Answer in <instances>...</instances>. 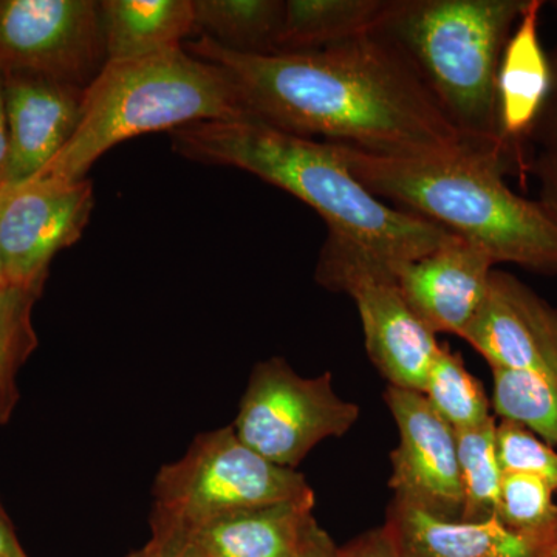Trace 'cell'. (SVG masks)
Here are the masks:
<instances>
[{
    "mask_svg": "<svg viewBox=\"0 0 557 557\" xmlns=\"http://www.w3.org/2000/svg\"><path fill=\"white\" fill-rule=\"evenodd\" d=\"M183 47L225 70L248 119L276 129L386 157L471 146L401 50L376 33L306 53H236L205 36Z\"/></svg>",
    "mask_w": 557,
    "mask_h": 557,
    "instance_id": "1",
    "label": "cell"
},
{
    "mask_svg": "<svg viewBox=\"0 0 557 557\" xmlns=\"http://www.w3.org/2000/svg\"><path fill=\"white\" fill-rule=\"evenodd\" d=\"M185 159L249 172L309 205L330 234L395 265L423 258L456 237L384 203L346 166L333 143L276 129L258 120L201 121L170 132Z\"/></svg>",
    "mask_w": 557,
    "mask_h": 557,
    "instance_id": "2",
    "label": "cell"
},
{
    "mask_svg": "<svg viewBox=\"0 0 557 557\" xmlns=\"http://www.w3.org/2000/svg\"><path fill=\"white\" fill-rule=\"evenodd\" d=\"M333 145L379 199L479 244L496 263L557 274V223L539 201L509 189L505 175L518 164L504 150L386 157Z\"/></svg>",
    "mask_w": 557,
    "mask_h": 557,
    "instance_id": "3",
    "label": "cell"
},
{
    "mask_svg": "<svg viewBox=\"0 0 557 557\" xmlns=\"http://www.w3.org/2000/svg\"><path fill=\"white\" fill-rule=\"evenodd\" d=\"M528 0H388L376 35L401 50L440 109L479 149L504 150L497 73Z\"/></svg>",
    "mask_w": 557,
    "mask_h": 557,
    "instance_id": "4",
    "label": "cell"
},
{
    "mask_svg": "<svg viewBox=\"0 0 557 557\" xmlns=\"http://www.w3.org/2000/svg\"><path fill=\"white\" fill-rule=\"evenodd\" d=\"M248 119L236 84L185 47L137 60L108 61L84 89L78 129L33 177L81 182L120 143L201 121Z\"/></svg>",
    "mask_w": 557,
    "mask_h": 557,
    "instance_id": "5",
    "label": "cell"
},
{
    "mask_svg": "<svg viewBox=\"0 0 557 557\" xmlns=\"http://www.w3.org/2000/svg\"><path fill=\"white\" fill-rule=\"evenodd\" d=\"M150 518L193 528L244 509L314 496L298 469L277 467L248 448L233 426L201 432L185 456L163 465Z\"/></svg>",
    "mask_w": 557,
    "mask_h": 557,
    "instance_id": "6",
    "label": "cell"
},
{
    "mask_svg": "<svg viewBox=\"0 0 557 557\" xmlns=\"http://www.w3.org/2000/svg\"><path fill=\"white\" fill-rule=\"evenodd\" d=\"M314 278L321 287L354 299L366 350L388 386L423 392L442 346L403 298L391 263L329 233Z\"/></svg>",
    "mask_w": 557,
    "mask_h": 557,
    "instance_id": "7",
    "label": "cell"
},
{
    "mask_svg": "<svg viewBox=\"0 0 557 557\" xmlns=\"http://www.w3.org/2000/svg\"><path fill=\"white\" fill-rule=\"evenodd\" d=\"M359 416L358 405L336 394L332 373L309 379L273 357L252 369L233 428L271 463L298 469L319 443L346 435Z\"/></svg>",
    "mask_w": 557,
    "mask_h": 557,
    "instance_id": "8",
    "label": "cell"
},
{
    "mask_svg": "<svg viewBox=\"0 0 557 557\" xmlns=\"http://www.w3.org/2000/svg\"><path fill=\"white\" fill-rule=\"evenodd\" d=\"M104 64L100 2L0 0V75L30 73L86 89Z\"/></svg>",
    "mask_w": 557,
    "mask_h": 557,
    "instance_id": "9",
    "label": "cell"
},
{
    "mask_svg": "<svg viewBox=\"0 0 557 557\" xmlns=\"http://www.w3.org/2000/svg\"><path fill=\"white\" fill-rule=\"evenodd\" d=\"M94 207V185L87 178L32 177L0 186V256L7 281L46 285L51 260L79 240Z\"/></svg>",
    "mask_w": 557,
    "mask_h": 557,
    "instance_id": "10",
    "label": "cell"
},
{
    "mask_svg": "<svg viewBox=\"0 0 557 557\" xmlns=\"http://www.w3.org/2000/svg\"><path fill=\"white\" fill-rule=\"evenodd\" d=\"M384 403L398 428L391 454L392 500L445 520H460L465 493L456 429L438 416L421 392L387 386Z\"/></svg>",
    "mask_w": 557,
    "mask_h": 557,
    "instance_id": "11",
    "label": "cell"
},
{
    "mask_svg": "<svg viewBox=\"0 0 557 557\" xmlns=\"http://www.w3.org/2000/svg\"><path fill=\"white\" fill-rule=\"evenodd\" d=\"M461 339L491 368L530 370L557 383V309L507 271L493 270Z\"/></svg>",
    "mask_w": 557,
    "mask_h": 557,
    "instance_id": "12",
    "label": "cell"
},
{
    "mask_svg": "<svg viewBox=\"0 0 557 557\" xmlns=\"http://www.w3.org/2000/svg\"><path fill=\"white\" fill-rule=\"evenodd\" d=\"M496 260L456 236L423 258L391 265L410 310L432 333L463 336L483 298Z\"/></svg>",
    "mask_w": 557,
    "mask_h": 557,
    "instance_id": "13",
    "label": "cell"
},
{
    "mask_svg": "<svg viewBox=\"0 0 557 557\" xmlns=\"http://www.w3.org/2000/svg\"><path fill=\"white\" fill-rule=\"evenodd\" d=\"M10 129L7 183L24 182L42 171L78 129L83 87L30 73L3 75Z\"/></svg>",
    "mask_w": 557,
    "mask_h": 557,
    "instance_id": "14",
    "label": "cell"
},
{
    "mask_svg": "<svg viewBox=\"0 0 557 557\" xmlns=\"http://www.w3.org/2000/svg\"><path fill=\"white\" fill-rule=\"evenodd\" d=\"M542 0H528L509 36L497 73V123L502 143L527 170L522 145L531 138L552 90V62L539 38Z\"/></svg>",
    "mask_w": 557,
    "mask_h": 557,
    "instance_id": "15",
    "label": "cell"
},
{
    "mask_svg": "<svg viewBox=\"0 0 557 557\" xmlns=\"http://www.w3.org/2000/svg\"><path fill=\"white\" fill-rule=\"evenodd\" d=\"M384 527L401 557H552V549L509 530L496 516L445 520L392 500Z\"/></svg>",
    "mask_w": 557,
    "mask_h": 557,
    "instance_id": "16",
    "label": "cell"
},
{
    "mask_svg": "<svg viewBox=\"0 0 557 557\" xmlns=\"http://www.w3.org/2000/svg\"><path fill=\"white\" fill-rule=\"evenodd\" d=\"M313 509L310 496L231 512L183 530L203 557H295L317 520Z\"/></svg>",
    "mask_w": 557,
    "mask_h": 557,
    "instance_id": "17",
    "label": "cell"
},
{
    "mask_svg": "<svg viewBox=\"0 0 557 557\" xmlns=\"http://www.w3.org/2000/svg\"><path fill=\"white\" fill-rule=\"evenodd\" d=\"M100 10L106 62L183 47L196 35L194 0H102Z\"/></svg>",
    "mask_w": 557,
    "mask_h": 557,
    "instance_id": "18",
    "label": "cell"
},
{
    "mask_svg": "<svg viewBox=\"0 0 557 557\" xmlns=\"http://www.w3.org/2000/svg\"><path fill=\"white\" fill-rule=\"evenodd\" d=\"M388 0H287L276 54L327 49L379 27Z\"/></svg>",
    "mask_w": 557,
    "mask_h": 557,
    "instance_id": "19",
    "label": "cell"
},
{
    "mask_svg": "<svg viewBox=\"0 0 557 557\" xmlns=\"http://www.w3.org/2000/svg\"><path fill=\"white\" fill-rule=\"evenodd\" d=\"M281 0H194L196 35L245 54H276L284 22Z\"/></svg>",
    "mask_w": 557,
    "mask_h": 557,
    "instance_id": "20",
    "label": "cell"
},
{
    "mask_svg": "<svg viewBox=\"0 0 557 557\" xmlns=\"http://www.w3.org/2000/svg\"><path fill=\"white\" fill-rule=\"evenodd\" d=\"M42 284L0 282V426H5L20 403L17 375L39 346L33 309Z\"/></svg>",
    "mask_w": 557,
    "mask_h": 557,
    "instance_id": "21",
    "label": "cell"
},
{
    "mask_svg": "<svg viewBox=\"0 0 557 557\" xmlns=\"http://www.w3.org/2000/svg\"><path fill=\"white\" fill-rule=\"evenodd\" d=\"M493 370L494 412L533 432L549 446L557 445V383L530 370Z\"/></svg>",
    "mask_w": 557,
    "mask_h": 557,
    "instance_id": "22",
    "label": "cell"
},
{
    "mask_svg": "<svg viewBox=\"0 0 557 557\" xmlns=\"http://www.w3.org/2000/svg\"><path fill=\"white\" fill-rule=\"evenodd\" d=\"M421 394L456 431L480 426L493 418L485 387L448 347H440Z\"/></svg>",
    "mask_w": 557,
    "mask_h": 557,
    "instance_id": "23",
    "label": "cell"
},
{
    "mask_svg": "<svg viewBox=\"0 0 557 557\" xmlns=\"http://www.w3.org/2000/svg\"><path fill=\"white\" fill-rule=\"evenodd\" d=\"M496 418L480 426L456 431L465 507L460 520L494 518L500 496L502 472L496 453Z\"/></svg>",
    "mask_w": 557,
    "mask_h": 557,
    "instance_id": "24",
    "label": "cell"
},
{
    "mask_svg": "<svg viewBox=\"0 0 557 557\" xmlns=\"http://www.w3.org/2000/svg\"><path fill=\"white\" fill-rule=\"evenodd\" d=\"M553 494L555 490L544 480L504 474L496 518L509 530L553 552L557 547V505Z\"/></svg>",
    "mask_w": 557,
    "mask_h": 557,
    "instance_id": "25",
    "label": "cell"
},
{
    "mask_svg": "<svg viewBox=\"0 0 557 557\" xmlns=\"http://www.w3.org/2000/svg\"><path fill=\"white\" fill-rule=\"evenodd\" d=\"M496 453L504 474L544 480L557 491V453L528 429L502 420L496 426Z\"/></svg>",
    "mask_w": 557,
    "mask_h": 557,
    "instance_id": "26",
    "label": "cell"
},
{
    "mask_svg": "<svg viewBox=\"0 0 557 557\" xmlns=\"http://www.w3.org/2000/svg\"><path fill=\"white\" fill-rule=\"evenodd\" d=\"M152 537L145 545L146 557H203L183 528L150 518Z\"/></svg>",
    "mask_w": 557,
    "mask_h": 557,
    "instance_id": "27",
    "label": "cell"
},
{
    "mask_svg": "<svg viewBox=\"0 0 557 557\" xmlns=\"http://www.w3.org/2000/svg\"><path fill=\"white\" fill-rule=\"evenodd\" d=\"M555 5L557 10V2ZM549 62H552V90L531 137H537L541 143L542 152L539 156L545 157L557 168V47Z\"/></svg>",
    "mask_w": 557,
    "mask_h": 557,
    "instance_id": "28",
    "label": "cell"
},
{
    "mask_svg": "<svg viewBox=\"0 0 557 557\" xmlns=\"http://www.w3.org/2000/svg\"><path fill=\"white\" fill-rule=\"evenodd\" d=\"M348 557H401L386 527L372 528L348 542Z\"/></svg>",
    "mask_w": 557,
    "mask_h": 557,
    "instance_id": "29",
    "label": "cell"
},
{
    "mask_svg": "<svg viewBox=\"0 0 557 557\" xmlns=\"http://www.w3.org/2000/svg\"><path fill=\"white\" fill-rule=\"evenodd\" d=\"M528 170L537 178L539 203L557 223V168L545 157L539 156L528 164Z\"/></svg>",
    "mask_w": 557,
    "mask_h": 557,
    "instance_id": "30",
    "label": "cell"
},
{
    "mask_svg": "<svg viewBox=\"0 0 557 557\" xmlns=\"http://www.w3.org/2000/svg\"><path fill=\"white\" fill-rule=\"evenodd\" d=\"M295 557H348L346 547H339L317 520L311 523Z\"/></svg>",
    "mask_w": 557,
    "mask_h": 557,
    "instance_id": "31",
    "label": "cell"
},
{
    "mask_svg": "<svg viewBox=\"0 0 557 557\" xmlns=\"http://www.w3.org/2000/svg\"><path fill=\"white\" fill-rule=\"evenodd\" d=\"M10 166V129L7 119L5 89L0 75V186L5 185Z\"/></svg>",
    "mask_w": 557,
    "mask_h": 557,
    "instance_id": "32",
    "label": "cell"
},
{
    "mask_svg": "<svg viewBox=\"0 0 557 557\" xmlns=\"http://www.w3.org/2000/svg\"><path fill=\"white\" fill-rule=\"evenodd\" d=\"M0 557H28L0 500Z\"/></svg>",
    "mask_w": 557,
    "mask_h": 557,
    "instance_id": "33",
    "label": "cell"
},
{
    "mask_svg": "<svg viewBox=\"0 0 557 557\" xmlns=\"http://www.w3.org/2000/svg\"><path fill=\"white\" fill-rule=\"evenodd\" d=\"M126 557H146V549L145 547L137 549V552H132L131 555H127Z\"/></svg>",
    "mask_w": 557,
    "mask_h": 557,
    "instance_id": "34",
    "label": "cell"
},
{
    "mask_svg": "<svg viewBox=\"0 0 557 557\" xmlns=\"http://www.w3.org/2000/svg\"><path fill=\"white\" fill-rule=\"evenodd\" d=\"M5 273H3L2 256H0V282H5Z\"/></svg>",
    "mask_w": 557,
    "mask_h": 557,
    "instance_id": "35",
    "label": "cell"
},
{
    "mask_svg": "<svg viewBox=\"0 0 557 557\" xmlns=\"http://www.w3.org/2000/svg\"><path fill=\"white\" fill-rule=\"evenodd\" d=\"M552 557H557V547L555 549H553Z\"/></svg>",
    "mask_w": 557,
    "mask_h": 557,
    "instance_id": "36",
    "label": "cell"
}]
</instances>
